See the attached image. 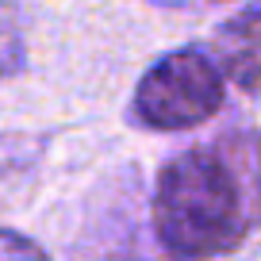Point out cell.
I'll use <instances>...</instances> for the list:
<instances>
[{
    "label": "cell",
    "instance_id": "cell-4",
    "mask_svg": "<svg viewBox=\"0 0 261 261\" xmlns=\"http://www.w3.org/2000/svg\"><path fill=\"white\" fill-rule=\"evenodd\" d=\"M23 65V39H19L16 16L8 8H0V77L16 73Z\"/></svg>",
    "mask_w": 261,
    "mask_h": 261
},
{
    "label": "cell",
    "instance_id": "cell-5",
    "mask_svg": "<svg viewBox=\"0 0 261 261\" xmlns=\"http://www.w3.org/2000/svg\"><path fill=\"white\" fill-rule=\"evenodd\" d=\"M0 261H46V257H42V250L35 242L0 230Z\"/></svg>",
    "mask_w": 261,
    "mask_h": 261
},
{
    "label": "cell",
    "instance_id": "cell-3",
    "mask_svg": "<svg viewBox=\"0 0 261 261\" xmlns=\"http://www.w3.org/2000/svg\"><path fill=\"white\" fill-rule=\"evenodd\" d=\"M215 54L230 81H238L250 92H261V8L227 19L215 35Z\"/></svg>",
    "mask_w": 261,
    "mask_h": 261
},
{
    "label": "cell",
    "instance_id": "cell-2",
    "mask_svg": "<svg viewBox=\"0 0 261 261\" xmlns=\"http://www.w3.org/2000/svg\"><path fill=\"white\" fill-rule=\"evenodd\" d=\"M223 104V77L219 65L204 58L200 50H180L169 54L142 77L135 112L162 130L196 127L212 119Z\"/></svg>",
    "mask_w": 261,
    "mask_h": 261
},
{
    "label": "cell",
    "instance_id": "cell-1",
    "mask_svg": "<svg viewBox=\"0 0 261 261\" xmlns=\"http://www.w3.org/2000/svg\"><path fill=\"white\" fill-rule=\"evenodd\" d=\"M250 227L238 173L219 150H188L158 177L154 230L180 261H200L230 250Z\"/></svg>",
    "mask_w": 261,
    "mask_h": 261
}]
</instances>
